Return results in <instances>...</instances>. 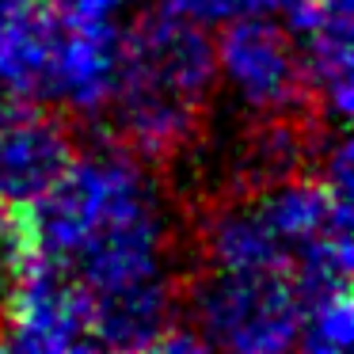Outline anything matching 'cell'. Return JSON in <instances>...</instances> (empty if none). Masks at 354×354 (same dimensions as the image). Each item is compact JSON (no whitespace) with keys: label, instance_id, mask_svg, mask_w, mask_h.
Listing matches in <instances>:
<instances>
[{"label":"cell","instance_id":"cell-1","mask_svg":"<svg viewBox=\"0 0 354 354\" xmlns=\"http://www.w3.org/2000/svg\"><path fill=\"white\" fill-rule=\"evenodd\" d=\"M12 217L24 248L57 263L88 293V308L118 293L171 286L160 198L122 149L73 156L62 179Z\"/></svg>","mask_w":354,"mask_h":354},{"label":"cell","instance_id":"cell-2","mask_svg":"<svg viewBox=\"0 0 354 354\" xmlns=\"http://www.w3.org/2000/svg\"><path fill=\"white\" fill-rule=\"evenodd\" d=\"M214 88L217 57L202 24L156 8L118 31V77L107 107L130 153L171 164L198 149Z\"/></svg>","mask_w":354,"mask_h":354},{"label":"cell","instance_id":"cell-3","mask_svg":"<svg viewBox=\"0 0 354 354\" xmlns=\"http://www.w3.org/2000/svg\"><path fill=\"white\" fill-rule=\"evenodd\" d=\"M202 346L236 354H278L297 346L305 301L286 274L206 267L183 293Z\"/></svg>","mask_w":354,"mask_h":354},{"label":"cell","instance_id":"cell-4","mask_svg":"<svg viewBox=\"0 0 354 354\" xmlns=\"http://www.w3.org/2000/svg\"><path fill=\"white\" fill-rule=\"evenodd\" d=\"M217 77L232 88L248 115H282V111H320L305 80V62L293 31L267 16L229 19L214 46Z\"/></svg>","mask_w":354,"mask_h":354},{"label":"cell","instance_id":"cell-5","mask_svg":"<svg viewBox=\"0 0 354 354\" xmlns=\"http://www.w3.org/2000/svg\"><path fill=\"white\" fill-rule=\"evenodd\" d=\"M12 270H16V286L8 293V320L0 324L4 328L0 346L35 354L95 351L88 293L57 263L19 244Z\"/></svg>","mask_w":354,"mask_h":354},{"label":"cell","instance_id":"cell-6","mask_svg":"<svg viewBox=\"0 0 354 354\" xmlns=\"http://www.w3.org/2000/svg\"><path fill=\"white\" fill-rule=\"evenodd\" d=\"M77 156L73 133L50 111L27 100H4L0 111V217L27 209L50 191Z\"/></svg>","mask_w":354,"mask_h":354},{"label":"cell","instance_id":"cell-7","mask_svg":"<svg viewBox=\"0 0 354 354\" xmlns=\"http://www.w3.org/2000/svg\"><path fill=\"white\" fill-rule=\"evenodd\" d=\"M65 19L50 0H0V95L54 100Z\"/></svg>","mask_w":354,"mask_h":354},{"label":"cell","instance_id":"cell-8","mask_svg":"<svg viewBox=\"0 0 354 354\" xmlns=\"http://www.w3.org/2000/svg\"><path fill=\"white\" fill-rule=\"evenodd\" d=\"M118 77V27L115 24H65L57 54L54 100L77 115H100L111 103Z\"/></svg>","mask_w":354,"mask_h":354},{"label":"cell","instance_id":"cell-9","mask_svg":"<svg viewBox=\"0 0 354 354\" xmlns=\"http://www.w3.org/2000/svg\"><path fill=\"white\" fill-rule=\"evenodd\" d=\"M351 293H335V297H324L316 305L305 308L301 316V335L297 346L313 354H343L351 346Z\"/></svg>","mask_w":354,"mask_h":354},{"label":"cell","instance_id":"cell-10","mask_svg":"<svg viewBox=\"0 0 354 354\" xmlns=\"http://www.w3.org/2000/svg\"><path fill=\"white\" fill-rule=\"evenodd\" d=\"M297 0H164V8L194 24H229L240 16H270V12H290Z\"/></svg>","mask_w":354,"mask_h":354},{"label":"cell","instance_id":"cell-11","mask_svg":"<svg viewBox=\"0 0 354 354\" xmlns=\"http://www.w3.org/2000/svg\"><path fill=\"white\" fill-rule=\"evenodd\" d=\"M65 24H115L126 0H50Z\"/></svg>","mask_w":354,"mask_h":354}]
</instances>
